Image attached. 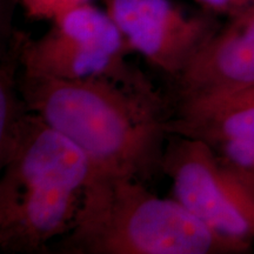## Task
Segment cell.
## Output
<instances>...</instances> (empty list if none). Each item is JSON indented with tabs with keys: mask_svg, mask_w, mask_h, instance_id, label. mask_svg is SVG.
I'll list each match as a JSON object with an SVG mask.
<instances>
[{
	"mask_svg": "<svg viewBox=\"0 0 254 254\" xmlns=\"http://www.w3.org/2000/svg\"><path fill=\"white\" fill-rule=\"evenodd\" d=\"M128 46L106 11L88 4L53 20L38 40H21V69L45 77L78 80L140 77L126 64Z\"/></svg>",
	"mask_w": 254,
	"mask_h": 254,
	"instance_id": "5",
	"label": "cell"
},
{
	"mask_svg": "<svg viewBox=\"0 0 254 254\" xmlns=\"http://www.w3.org/2000/svg\"><path fill=\"white\" fill-rule=\"evenodd\" d=\"M161 170L174 199L212 230L254 243V173L238 166L206 141L170 134Z\"/></svg>",
	"mask_w": 254,
	"mask_h": 254,
	"instance_id": "4",
	"label": "cell"
},
{
	"mask_svg": "<svg viewBox=\"0 0 254 254\" xmlns=\"http://www.w3.org/2000/svg\"><path fill=\"white\" fill-rule=\"evenodd\" d=\"M21 41L0 67V164H4L13 147L28 109L19 87L21 69Z\"/></svg>",
	"mask_w": 254,
	"mask_h": 254,
	"instance_id": "8",
	"label": "cell"
},
{
	"mask_svg": "<svg viewBox=\"0 0 254 254\" xmlns=\"http://www.w3.org/2000/svg\"><path fill=\"white\" fill-rule=\"evenodd\" d=\"M128 46L177 77L219 27L211 14L190 15L171 0H103Z\"/></svg>",
	"mask_w": 254,
	"mask_h": 254,
	"instance_id": "6",
	"label": "cell"
},
{
	"mask_svg": "<svg viewBox=\"0 0 254 254\" xmlns=\"http://www.w3.org/2000/svg\"><path fill=\"white\" fill-rule=\"evenodd\" d=\"M19 87L28 111L79 146L94 172L144 182L161 170L172 112L142 75L65 80L20 69Z\"/></svg>",
	"mask_w": 254,
	"mask_h": 254,
	"instance_id": "1",
	"label": "cell"
},
{
	"mask_svg": "<svg viewBox=\"0 0 254 254\" xmlns=\"http://www.w3.org/2000/svg\"><path fill=\"white\" fill-rule=\"evenodd\" d=\"M209 13L237 17L254 7V0H195Z\"/></svg>",
	"mask_w": 254,
	"mask_h": 254,
	"instance_id": "11",
	"label": "cell"
},
{
	"mask_svg": "<svg viewBox=\"0 0 254 254\" xmlns=\"http://www.w3.org/2000/svg\"><path fill=\"white\" fill-rule=\"evenodd\" d=\"M244 13H250V14H254V7H252L251 9H249V11H246V12H244ZM243 14V13H241Z\"/></svg>",
	"mask_w": 254,
	"mask_h": 254,
	"instance_id": "12",
	"label": "cell"
},
{
	"mask_svg": "<svg viewBox=\"0 0 254 254\" xmlns=\"http://www.w3.org/2000/svg\"><path fill=\"white\" fill-rule=\"evenodd\" d=\"M245 105H254V84L215 93L180 98L176 112H199Z\"/></svg>",
	"mask_w": 254,
	"mask_h": 254,
	"instance_id": "9",
	"label": "cell"
},
{
	"mask_svg": "<svg viewBox=\"0 0 254 254\" xmlns=\"http://www.w3.org/2000/svg\"><path fill=\"white\" fill-rule=\"evenodd\" d=\"M176 78L179 99L254 84V14L230 18Z\"/></svg>",
	"mask_w": 254,
	"mask_h": 254,
	"instance_id": "7",
	"label": "cell"
},
{
	"mask_svg": "<svg viewBox=\"0 0 254 254\" xmlns=\"http://www.w3.org/2000/svg\"><path fill=\"white\" fill-rule=\"evenodd\" d=\"M31 18L56 20L79 6L88 4L90 0H20Z\"/></svg>",
	"mask_w": 254,
	"mask_h": 254,
	"instance_id": "10",
	"label": "cell"
},
{
	"mask_svg": "<svg viewBox=\"0 0 254 254\" xmlns=\"http://www.w3.org/2000/svg\"><path fill=\"white\" fill-rule=\"evenodd\" d=\"M56 249L66 254H244L253 244L212 230L138 178L94 172L72 228Z\"/></svg>",
	"mask_w": 254,
	"mask_h": 254,
	"instance_id": "2",
	"label": "cell"
},
{
	"mask_svg": "<svg viewBox=\"0 0 254 254\" xmlns=\"http://www.w3.org/2000/svg\"><path fill=\"white\" fill-rule=\"evenodd\" d=\"M1 167V249L24 253L49 250L51 241L72 228L93 164L67 136L28 112Z\"/></svg>",
	"mask_w": 254,
	"mask_h": 254,
	"instance_id": "3",
	"label": "cell"
}]
</instances>
